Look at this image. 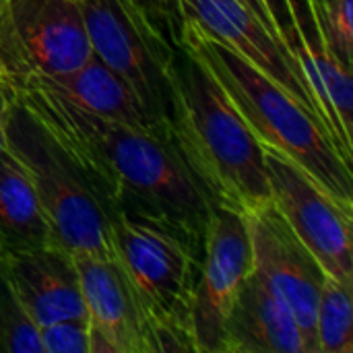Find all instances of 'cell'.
Returning <instances> with one entry per match:
<instances>
[{
	"mask_svg": "<svg viewBox=\"0 0 353 353\" xmlns=\"http://www.w3.org/2000/svg\"><path fill=\"white\" fill-rule=\"evenodd\" d=\"M12 87L14 97L66 149L110 215L157 221L203 246L215 205L184 161L170 124L103 118L35 81Z\"/></svg>",
	"mask_w": 353,
	"mask_h": 353,
	"instance_id": "1",
	"label": "cell"
},
{
	"mask_svg": "<svg viewBox=\"0 0 353 353\" xmlns=\"http://www.w3.org/2000/svg\"><path fill=\"white\" fill-rule=\"evenodd\" d=\"M168 124L213 205L246 215L273 203L265 147L209 68L180 41L170 70Z\"/></svg>",
	"mask_w": 353,
	"mask_h": 353,
	"instance_id": "2",
	"label": "cell"
},
{
	"mask_svg": "<svg viewBox=\"0 0 353 353\" xmlns=\"http://www.w3.org/2000/svg\"><path fill=\"white\" fill-rule=\"evenodd\" d=\"M176 39L209 68L263 147L285 155L331 194L353 203L352 159L310 108L194 23L180 21Z\"/></svg>",
	"mask_w": 353,
	"mask_h": 353,
	"instance_id": "3",
	"label": "cell"
},
{
	"mask_svg": "<svg viewBox=\"0 0 353 353\" xmlns=\"http://www.w3.org/2000/svg\"><path fill=\"white\" fill-rule=\"evenodd\" d=\"M110 225L114 256L145 314L153 353L194 352L190 306L201 248L157 221L114 213Z\"/></svg>",
	"mask_w": 353,
	"mask_h": 353,
	"instance_id": "4",
	"label": "cell"
},
{
	"mask_svg": "<svg viewBox=\"0 0 353 353\" xmlns=\"http://www.w3.org/2000/svg\"><path fill=\"white\" fill-rule=\"evenodd\" d=\"M6 147L23 163L54 244L74 256H114L110 213L54 134L14 97Z\"/></svg>",
	"mask_w": 353,
	"mask_h": 353,
	"instance_id": "5",
	"label": "cell"
},
{
	"mask_svg": "<svg viewBox=\"0 0 353 353\" xmlns=\"http://www.w3.org/2000/svg\"><path fill=\"white\" fill-rule=\"evenodd\" d=\"M81 10L93 56L130 87L151 122H168L178 41L132 0H85Z\"/></svg>",
	"mask_w": 353,
	"mask_h": 353,
	"instance_id": "6",
	"label": "cell"
},
{
	"mask_svg": "<svg viewBox=\"0 0 353 353\" xmlns=\"http://www.w3.org/2000/svg\"><path fill=\"white\" fill-rule=\"evenodd\" d=\"M93 56L77 0H0V77L54 79Z\"/></svg>",
	"mask_w": 353,
	"mask_h": 353,
	"instance_id": "7",
	"label": "cell"
},
{
	"mask_svg": "<svg viewBox=\"0 0 353 353\" xmlns=\"http://www.w3.org/2000/svg\"><path fill=\"white\" fill-rule=\"evenodd\" d=\"M271 201L323 271L353 285V203L321 186L310 174L265 147Z\"/></svg>",
	"mask_w": 353,
	"mask_h": 353,
	"instance_id": "8",
	"label": "cell"
},
{
	"mask_svg": "<svg viewBox=\"0 0 353 353\" xmlns=\"http://www.w3.org/2000/svg\"><path fill=\"white\" fill-rule=\"evenodd\" d=\"M190 306L194 353L223 352V333L234 300L252 273L244 213L215 205L209 213Z\"/></svg>",
	"mask_w": 353,
	"mask_h": 353,
	"instance_id": "9",
	"label": "cell"
},
{
	"mask_svg": "<svg viewBox=\"0 0 353 353\" xmlns=\"http://www.w3.org/2000/svg\"><path fill=\"white\" fill-rule=\"evenodd\" d=\"M244 219L250 240L252 273L292 312L310 353H316L314 316L323 283L329 275L273 203L246 213Z\"/></svg>",
	"mask_w": 353,
	"mask_h": 353,
	"instance_id": "10",
	"label": "cell"
},
{
	"mask_svg": "<svg viewBox=\"0 0 353 353\" xmlns=\"http://www.w3.org/2000/svg\"><path fill=\"white\" fill-rule=\"evenodd\" d=\"M174 4L178 23H194L209 37L234 50L275 83H279L321 118L298 62L242 0H174Z\"/></svg>",
	"mask_w": 353,
	"mask_h": 353,
	"instance_id": "11",
	"label": "cell"
},
{
	"mask_svg": "<svg viewBox=\"0 0 353 353\" xmlns=\"http://www.w3.org/2000/svg\"><path fill=\"white\" fill-rule=\"evenodd\" d=\"M91 353H153L145 314L116 256H74Z\"/></svg>",
	"mask_w": 353,
	"mask_h": 353,
	"instance_id": "12",
	"label": "cell"
},
{
	"mask_svg": "<svg viewBox=\"0 0 353 353\" xmlns=\"http://www.w3.org/2000/svg\"><path fill=\"white\" fill-rule=\"evenodd\" d=\"M0 267L14 296L37 327L85 316L74 261L56 244L4 252Z\"/></svg>",
	"mask_w": 353,
	"mask_h": 353,
	"instance_id": "13",
	"label": "cell"
},
{
	"mask_svg": "<svg viewBox=\"0 0 353 353\" xmlns=\"http://www.w3.org/2000/svg\"><path fill=\"white\" fill-rule=\"evenodd\" d=\"M221 353H310L281 300L250 273L230 310Z\"/></svg>",
	"mask_w": 353,
	"mask_h": 353,
	"instance_id": "14",
	"label": "cell"
},
{
	"mask_svg": "<svg viewBox=\"0 0 353 353\" xmlns=\"http://www.w3.org/2000/svg\"><path fill=\"white\" fill-rule=\"evenodd\" d=\"M29 81L48 87L50 91L85 112L134 124H157L147 118L130 87L95 56H91L83 66L68 74Z\"/></svg>",
	"mask_w": 353,
	"mask_h": 353,
	"instance_id": "15",
	"label": "cell"
},
{
	"mask_svg": "<svg viewBox=\"0 0 353 353\" xmlns=\"http://www.w3.org/2000/svg\"><path fill=\"white\" fill-rule=\"evenodd\" d=\"M54 244L48 219L23 163L6 147L0 155V254Z\"/></svg>",
	"mask_w": 353,
	"mask_h": 353,
	"instance_id": "16",
	"label": "cell"
},
{
	"mask_svg": "<svg viewBox=\"0 0 353 353\" xmlns=\"http://www.w3.org/2000/svg\"><path fill=\"white\" fill-rule=\"evenodd\" d=\"M316 353H353V285L327 277L314 316Z\"/></svg>",
	"mask_w": 353,
	"mask_h": 353,
	"instance_id": "17",
	"label": "cell"
},
{
	"mask_svg": "<svg viewBox=\"0 0 353 353\" xmlns=\"http://www.w3.org/2000/svg\"><path fill=\"white\" fill-rule=\"evenodd\" d=\"M0 352L41 353L39 327L31 321L0 267Z\"/></svg>",
	"mask_w": 353,
	"mask_h": 353,
	"instance_id": "18",
	"label": "cell"
},
{
	"mask_svg": "<svg viewBox=\"0 0 353 353\" xmlns=\"http://www.w3.org/2000/svg\"><path fill=\"white\" fill-rule=\"evenodd\" d=\"M41 353H91V327L87 316L62 319L39 327Z\"/></svg>",
	"mask_w": 353,
	"mask_h": 353,
	"instance_id": "19",
	"label": "cell"
},
{
	"mask_svg": "<svg viewBox=\"0 0 353 353\" xmlns=\"http://www.w3.org/2000/svg\"><path fill=\"white\" fill-rule=\"evenodd\" d=\"M353 0H335L323 14L325 29L329 35V43L333 52L352 66L353 54V21H352Z\"/></svg>",
	"mask_w": 353,
	"mask_h": 353,
	"instance_id": "20",
	"label": "cell"
},
{
	"mask_svg": "<svg viewBox=\"0 0 353 353\" xmlns=\"http://www.w3.org/2000/svg\"><path fill=\"white\" fill-rule=\"evenodd\" d=\"M263 4L269 12L277 39L288 50V54L298 62V31H296V17H294L292 0H263Z\"/></svg>",
	"mask_w": 353,
	"mask_h": 353,
	"instance_id": "21",
	"label": "cell"
},
{
	"mask_svg": "<svg viewBox=\"0 0 353 353\" xmlns=\"http://www.w3.org/2000/svg\"><path fill=\"white\" fill-rule=\"evenodd\" d=\"M139 8H143L159 27L172 25L178 31V12L174 0H132Z\"/></svg>",
	"mask_w": 353,
	"mask_h": 353,
	"instance_id": "22",
	"label": "cell"
},
{
	"mask_svg": "<svg viewBox=\"0 0 353 353\" xmlns=\"http://www.w3.org/2000/svg\"><path fill=\"white\" fill-rule=\"evenodd\" d=\"M14 103V87L0 77V155L6 149V122Z\"/></svg>",
	"mask_w": 353,
	"mask_h": 353,
	"instance_id": "23",
	"label": "cell"
},
{
	"mask_svg": "<svg viewBox=\"0 0 353 353\" xmlns=\"http://www.w3.org/2000/svg\"><path fill=\"white\" fill-rule=\"evenodd\" d=\"M242 2H244V4H246V6H248V8H250L259 19H261V21H263V23L273 31V23H271V19H269V12H267V8H265L263 0H242ZM273 35H275V31H273ZM275 37H277V35H275Z\"/></svg>",
	"mask_w": 353,
	"mask_h": 353,
	"instance_id": "24",
	"label": "cell"
},
{
	"mask_svg": "<svg viewBox=\"0 0 353 353\" xmlns=\"http://www.w3.org/2000/svg\"><path fill=\"white\" fill-rule=\"evenodd\" d=\"M333 2H335V0H321V4H323V14H325V10H327Z\"/></svg>",
	"mask_w": 353,
	"mask_h": 353,
	"instance_id": "25",
	"label": "cell"
},
{
	"mask_svg": "<svg viewBox=\"0 0 353 353\" xmlns=\"http://www.w3.org/2000/svg\"><path fill=\"white\" fill-rule=\"evenodd\" d=\"M77 2H85V0H77Z\"/></svg>",
	"mask_w": 353,
	"mask_h": 353,
	"instance_id": "26",
	"label": "cell"
}]
</instances>
